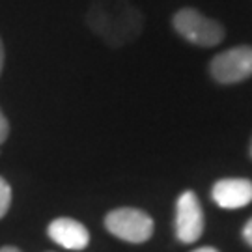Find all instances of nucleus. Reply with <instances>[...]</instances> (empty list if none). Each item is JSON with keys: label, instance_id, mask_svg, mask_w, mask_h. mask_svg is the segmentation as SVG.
<instances>
[{"label": "nucleus", "instance_id": "1", "mask_svg": "<svg viewBox=\"0 0 252 252\" xmlns=\"http://www.w3.org/2000/svg\"><path fill=\"white\" fill-rule=\"evenodd\" d=\"M90 27L110 45H124L135 39L142 30V17L136 8L126 2H97L88 13Z\"/></svg>", "mask_w": 252, "mask_h": 252}, {"label": "nucleus", "instance_id": "2", "mask_svg": "<svg viewBox=\"0 0 252 252\" xmlns=\"http://www.w3.org/2000/svg\"><path fill=\"white\" fill-rule=\"evenodd\" d=\"M172 23H174V28L178 30V34H181L187 41L198 47H215L224 37V28L215 19L206 17L192 8L180 9L174 15Z\"/></svg>", "mask_w": 252, "mask_h": 252}, {"label": "nucleus", "instance_id": "3", "mask_svg": "<svg viewBox=\"0 0 252 252\" xmlns=\"http://www.w3.org/2000/svg\"><path fill=\"white\" fill-rule=\"evenodd\" d=\"M105 226L112 235L127 243H144L153 234L152 217L135 209V207H120L105 217Z\"/></svg>", "mask_w": 252, "mask_h": 252}, {"label": "nucleus", "instance_id": "4", "mask_svg": "<svg viewBox=\"0 0 252 252\" xmlns=\"http://www.w3.org/2000/svg\"><path fill=\"white\" fill-rule=\"evenodd\" d=\"M209 71L220 84H235L252 75V47H234L217 54Z\"/></svg>", "mask_w": 252, "mask_h": 252}, {"label": "nucleus", "instance_id": "5", "mask_svg": "<svg viewBox=\"0 0 252 252\" xmlns=\"http://www.w3.org/2000/svg\"><path fill=\"white\" fill-rule=\"evenodd\" d=\"M204 232V213L198 196L192 190H185L176 204V235L181 243L198 241Z\"/></svg>", "mask_w": 252, "mask_h": 252}, {"label": "nucleus", "instance_id": "6", "mask_svg": "<svg viewBox=\"0 0 252 252\" xmlns=\"http://www.w3.org/2000/svg\"><path fill=\"white\" fill-rule=\"evenodd\" d=\"M47 232L54 243H58L67 251H84L90 243V234L86 226L69 217L54 219L47 228Z\"/></svg>", "mask_w": 252, "mask_h": 252}, {"label": "nucleus", "instance_id": "7", "mask_svg": "<svg viewBox=\"0 0 252 252\" xmlns=\"http://www.w3.org/2000/svg\"><path fill=\"white\" fill-rule=\"evenodd\" d=\"M211 196L217 206L224 209H239L252 202V181L243 178H228L215 183Z\"/></svg>", "mask_w": 252, "mask_h": 252}, {"label": "nucleus", "instance_id": "8", "mask_svg": "<svg viewBox=\"0 0 252 252\" xmlns=\"http://www.w3.org/2000/svg\"><path fill=\"white\" fill-rule=\"evenodd\" d=\"M11 206V187L2 176H0V219L8 213Z\"/></svg>", "mask_w": 252, "mask_h": 252}, {"label": "nucleus", "instance_id": "9", "mask_svg": "<svg viewBox=\"0 0 252 252\" xmlns=\"http://www.w3.org/2000/svg\"><path fill=\"white\" fill-rule=\"evenodd\" d=\"M8 135H9V124L8 120H6V116H4V112L0 110V144L6 142Z\"/></svg>", "mask_w": 252, "mask_h": 252}, {"label": "nucleus", "instance_id": "10", "mask_svg": "<svg viewBox=\"0 0 252 252\" xmlns=\"http://www.w3.org/2000/svg\"><path fill=\"white\" fill-rule=\"evenodd\" d=\"M243 237H245V241L251 245L252 247V219L245 224V228H243Z\"/></svg>", "mask_w": 252, "mask_h": 252}, {"label": "nucleus", "instance_id": "11", "mask_svg": "<svg viewBox=\"0 0 252 252\" xmlns=\"http://www.w3.org/2000/svg\"><path fill=\"white\" fill-rule=\"evenodd\" d=\"M2 65H4V45H2V39H0V73H2Z\"/></svg>", "mask_w": 252, "mask_h": 252}, {"label": "nucleus", "instance_id": "12", "mask_svg": "<svg viewBox=\"0 0 252 252\" xmlns=\"http://www.w3.org/2000/svg\"><path fill=\"white\" fill-rule=\"evenodd\" d=\"M192 252H219L217 249H213V247H200V249H196V251Z\"/></svg>", "mask_w": 252, "mask_h": 252}, {"label": "nucleus", "instance_id": "13", "mask_svg": "<svg viewBox=\"0 0 252 252\" xmlns=\"http://www.w3.org/2000/svg\"><path fill=\"white\" fill-rule=\"evenodd\" d=\"M0 252H21V251H19L17 247H2Z\"/></svg>", "mask_w": 252, "mask_h": 252}, {"label": "nucleus", "instance_id": "14", "mask_svg": "<svg viewBox=\"0 0 252 252\" xmlns=\"http://www.w3.org/2000/svg\"><path fill=\"white\" fill-rule=\"evenodd\" d=\"M251 152H252V148H251Z\"/></svg>", "mask_w": 252, "mask_h": 252}]
</instances>
